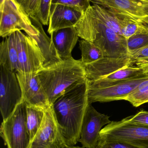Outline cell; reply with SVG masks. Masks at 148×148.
<instances>
[{
  "label": "cell",
  "instance_id": "6da1fadb",
  "mask_svg": "<svg viewBox=\"0 0 148 148\" xmlns=\"http://www.w3.org/2000/svg\"><path fill=\"white\" fill-rule=\"evenodd\" d=\"M87 79L63 93L51 105L67 146H74L81 137L83 121L88 105Z\"/></svg>",
  "mask_w": 148,
  "mask_h": 148
},
{
  "label": "cell",
  "instance_id": "7a4b0ae2",
  "mask_svg": "<svg viewBox=\"0 0 148 148\" xmlns=\"http://www.w3.org/2000/svg\"><path fill=\"white\" fill-rule=\"evenodd\" d=\"M90 5L74 26L79 37L93 42L101 49L104 56H128L127 39L101 21L94 14Z\"/></svg>",
  "mask_w": 148,
  "mask_h": 148
},
{
  "label": "cell",
  "instance_id": "3957f363",
  "mask_svg": "<svg viewBox=\"0 0 148 148\" xmlns=\"http://www.w3.org/2000/svg\"><path fill=\"white\" fill-rule=\"evenodd\" d=\"M37 74L51 105L67 90L87 79L81 61L73 57L43 69Z\"/></svg>",
  "mask_w": 148,
  "mask_h": 148
},
{
  "label": "cell",
  "instance_id": "277c9868",
  "mask_svg": "<svg viewBox=\"0 0 148 148\" xmlns=\"http://www.w3.org/2000/svg\"><path fill=\"white\" fill-rule=\"evenodd\" d=\"M98 141L121 142L139 148H148V126L125 119L112 121L101 130Z\"/></svg>",
  "mask_w": 148,
  "mask_h": 148
},
{
  "label": "cell",
  "instance_id": "5b68a950",
  "mask_svg": "<svg viewBox=\"0 0 148 148\" xmlns=\"http://www.w3.org/2000/svg\"><path fill=\"white\" fill-rule=\"evenodd\" d=\"M0 135L7 148H29L30 138L27 127L26 103L23 101L0 127Z\"/></svg>",
  "mask_w": 148,
  "mask_h": 148
},
{
  "label": "cell",
  "instance_id": "8992f818",
  "mask_svg": "<svg viewBox=\"0 0 148 148\" xmlns=\"http://www.w3.org/2000/svg\"><path fill=\"white\" fill-rule=\"evenodd\" d=\"M0 36L6 38L17 31L23 30L29 36L34 35L38 29L14 0H4L0 3Z\"/></svg>",
  "mask_w": 148,
  "mask_h": 148
},
{
  "label": "cell",
  "instance_id": "52a82bcc",
  "mask_svg": "<svg viewBox=\"0 0 148 148\" xmlns=\"http://www.w3.org/2000/svg\"><path fill=\"white\" fill-rule=\"evenodd\" d=\"M14 33L19 72L37 73L44 69L45 59L35 40L21 31Z\"/></svg>",
  "mask_w": 148,
  "mask_h": 148
},
{
  "label": "cell",
  "instance_id": "ba28073f",
  "mask_svg": "<svg viewBox=\"0 0 148 148\" xmlns=\"http://www.w3.org/2000/svg\"><path fill=\"white\" fill-rule=\"evenodd\" d=\"M67 147L52 106L45 110L41 125L29 148H64Z\"/></svg>",
  "mask_w": 148,
  "mask_h": 148
},
{
  "label": "cell",
  "instance_id": "9c48e42d",
  "mask_svg": "<svg viewBox=\"0 0 148 148\" xmlns=\"http://www.w3.org/2000/svg\"><path fill=\"white\" fill-rule=\"evenodd\" d=\"M0 67V109L3 121H5L22 101V92L16 73L1 65Z\"/></svg>",
  "mask_w": 148,
  "mask_h": 148
},
{
  "label": "cell",
  "instance_id": "30bf717a",
  "mask_svg": "<svg viewBox=\"0 0 148 148\" xmlns=\"http://www.w3.org/2000/svg\"><path fill=\"white\" fill-rule=\"evenodd\" d=\"M148 78V74L126 80L120 83L104 88H88L89 103L107 102L125 100L126 97L144 80Z\"/></svg>",
  "mask_w": 148,
  "mask_h": 148
},
{
  "label": "cell",
  "instance_id": "8fae6325",
  "mask_svg": "<svg viewBox=\"0 0 148 148\" xmlns=\"http://www.w3.org/2000/svg\"><path fill=\"white\" fill-rule=\"evenodd\" d=\"M109 116L98 112L89 103L83 121L79 142L84 148H95L103 127L109 124Z\"/></svg>",
  "mask_w": 148,
  "mask_h": 148
},
{
  "label": "cell",
  "instance_id": "7c38bea8",
  "mask_svg": "<svg viewBox=\"0 0 148 148\" xmlns=\"http://www.w3.org/2000/svg\"><path fill=\"white\" fill-rule=\"evenodd\" d=\"M22 92L23 101L28 105L46 110L51 106L37 73H16Z\"/></svg>",
  "mask_w": 148,
  "mask_h": 148
},
{
  "label": "cell",
  "instance_id": "4fadbf2b",
  "mask_svg": "<svg viewBox=\"0 0 148 148\" xmlns=\"http://www.w3.org/2000/svg\"><path fill=\"white\" fill-rule=\"evenodd\" d=\"M90 2L103 7L123 19L146 25L147 16L139 0H91Z\"/></svg>",
  "mask_w": 148,
  "mask_h": 148
},
{
  "label": "cell",
  "instance_id": "5bb4252c",
  "mask_svg": "<svg viewBox=\"0 0 148 148\" xmlns=\"http://www.w3.org/2000/svg\"><path fill=\"white\" fill-rule=\"evenodd\" d=\"M136 64L130 56L122 57L104 56L97 61L83 65L86 78L89 82H94L103 78L112 73L127 66Z\"/></svg>",
  "mask_w": 148,
  "mask_h": 148
},
{
  "label": "cell",
  "instance_id": "9a60e30c",
  "mask_svg": "<svg viewBox=\"0 0 148 148\" xmlns=\"http://www.w3.org/2000/svg\"><path fill=\"white\" fill-rule=\"evenodd\" d=\"M83 13L68 6L52 4L48 33L50 35L58 29L74 27L81 18Z\"/></svg>",
  "mask_w": 148,
  "mask_h": 148
},
{
  "label": "cell",
  "instance_id": "2e32d148",
  "mask_svg": "<svg viewBox=\"0 0 148 148\" xmlns=\"http://www.w3.org/2000/svg\"><path fill=\"white\" fill-rule=\"evenodd\" d=\"M51 40L61 60L72 57L71 53L77 43L79 35L75 27L58 29L50 34Z\"/></svg>",
  "mask_w": 148,
  "mask_h": 148
},
{
  "label": "cell",
  "instance_id": "e0dca14e",
  "mask_svg": "<svg viewBox=\"0 0 148 148\" xmlns=\"http://www.w3.org/2000/svg\"><path fill=\"white\" fill-rule=\"evenodd\" d=\"M33 24L38 29V32L31 36L35 40L45 59L44 68H47L61 61L57 54L51 39L47 35L38 18H30Z\"/></svg>",
  "mask_w": 148,
  "mask_h": 148
},
{
  "label": "cell",
  "instance_id": "ac0fdd59",
  "mask_svg": "<svg viewBox=\"0 0 148 148\" xmlns=\"http://www.w3.org/2000/svg\"><path fill=\"white\" fill-rule=\"evenodd\" d=\"M0 65L12 72H19L18 52L14 33L6 37L1 42Z\"/></svg>",
  "mask_w": 148,
  "mask_h": 148
},
{
  "label": "cell",
  "instance_id": "d6986e66",
  "mask_svg": "<svg viewBox=\"0 0 148 148\" xmlns=\"http://www.w3.org/2000/svg\"><path fill=\"white\" fill-rule=\"evenodd\" d=\"M90 8L101 21L117 34L122 35V29L127 19L120 17L98 4H93L90 5Z\"/></svg>",
  "mask_w": 148,
  "mask_h": 148
},
{
  "label": "cell",
  "instance_id": "ffe728a7",
  "mask_svg": "<svg viewBox=\"0 0 148 148\" xmlns=\"http://www.w3.org/2000/svg\"><path fill=\"white\" fill-rule=\"evenodd\" d=\"M26 110L27 129L31 141L41 125L45 110L40 107L26 104Z\"/></svg>",
  "mask_w": 148,
  "mask_h": 148
},
{
  "label": "cell",
  "instance_id": "44dd1931",
  "mask_svg": "<svg viewBox=\"0 0 148 148\" xmlns=\"http://www.w3.org/2000/svg\"><path fill=\"white\" fill-rule=\"evenodd\" d=\"M79 45L81 51L80 60L83 65L91 64L104 57L101 49L91 42L82 39Z\"/></svg>",
  "mask_w": 148,
  "mask_h": 148
},
{
  "label": "cell",
  "instance_id": "7402d4cb",
  "mask_svg": "<svg viewBox=\"0 0 148 148\" xmlns=\"http://www.w3.org/2000/svg\"><path fill=\"white\" fill-rule=\"evenodd\" d=\"M146 74L140 67L132 66L121 69L101 79L106 81H123L139 77Z\"/></svg>",
  "mask_w": 148,
  "mask_h": 148
},
{
  "label": "cell",
  "instance_id": "603a6c76",
  "mask_svg": "<svg viewBox=\"0 0 148 148\" xmlns=\"http://www.w3.org/2000/svg\"><path fill=\"white\" fill-rule=\"evenodd\" d=\"M125 100L135 107L148 103V78L142 82Z\"/></svg>",
  "mask_w": 148,
  "mask_h": 148
},
{
  "label": "cell",
  "instance_id": "cb8c5ba5",
  "mask_svg": "<svg viewBox=\"0 0 148 148\" xmlns=\"http://www.w3.org/2000/svg\"><path fill=\"white\" fill-rule=\"evenodd\" d=\"M142 33H148V26L127 19L122 29V35L127 40L135 34Z\"/></svg>",
  "mask_w": 148,
  "mask_h": 148
},
{
  "label": "cell",
  "instance_id": "d4e9b609",
  "mask_svg": "<svg viewBox=\"0 0 148 148\" xmlns=\"http://www.w3.org/2000/svg\"><path fill=\"white\" fill-rule=\"evenodd\" d=\"M148 44V33H139L127 40V46L129 55Z\"/></svg>",
  "mask_w": 148,
  "mask_h": 148
},
{
  "label": "cell",
  "instance_id": "484cf974",
  "mask_svg": "<svg viewBox=\"0 0 148 148\" xmlns=\"http://www.w3.org/2000/svg\"><path fill=\"white\" fill-rule=\"evenodd\" d=\"M41 0H22L20 6L30 18H38Z\"/></svg>",
  "mask_w": 148,
  "mask_h": 148
},
{
  "label": "cell",
  "instance_id": "4316f807",
  "mask_svg": "<svg viewBox=\"0 0 148 148\" xmlns=\"http://www.w3.org/2000/svg\"><path fill=\"white\" fill-rule=\"evenodd\" d=\"M88 0H52V4L68 6L84 12L90 5Z\"/></svg>",
  "mask_w": 148,
  "mask_h": 148
},
{
  "label": "cell",
  "instance_id": "83f0119b",
  "mask_svg": "<svg viewBox=\"0 0 148 148\" xmlns=\"http://www.w3.org/2000/svg\"><path fill=\"white\" fill-rule=\"evenodd\" d=\"M52 0H41L38 18L40 22L43 25L49 24Z\"/></svg>",
  "mask_w": 148,
  "mask_h": 148
},
{
  "label": "cell",
  "instance_id": "f1b7e54d",
  "mask_svg": "<svg viewBox=\"0 0 148 148\" xmlns=\"http://www.w3.org/2000/svg\"><path fill=\"white\" fill-rule=\"evenodd\" d=\"M124 119L133 123L148 126V111L142 109L135 114L128 116Z\"/></svg>",
  "mask_w": 148,
  "mask_h": 148
},
{
  "label": "cell",
  "instance_id": "f546056e",
  "mask_svg": "<svg viewBox=\"0 0 148 148\" xmlns=\"http://www.w3.org/2000/svg\"><path fill=\"white\" fill-rule=\"evenodd\" d=\"M136 64L148 62V44L129 55Z\"/></svg>",
  "mask_w": 148,
  "mask_h": 148
},
{
  "label": "cell",
  "instance_id": "4dcf8cb0",
  "mask_svg": "<svg viewBox=\"0 0 148 148\" xmlns=\"http://www.w3.org/2000/svg\"><path fill=\"white\" fill-rule=\"evenodd\" d=\"M95 148H139L121 142L98 141Z\"/></svg>",
  "mask_w": 148,
  "mask_h": 148
},
{
  "label": "cell",
  "instance_id": "1f68e13d",
  "mask_svg": "<svg viewBox=\"0 0 148 148\" xmlns=\"http://www.w3.org/2000/svg\"><path fill=\"white\" fill-rule=\"evenodd\" d=\"M136 66L140 67L143 69L145 73L148 74V62L136 64Z\"/></svg>",
  "mask_w": 148,
  "mask_h": 148
},
{
  "label": "cell",
  "instance_id": "d6a6232c",
  "mask_svg": "<svg viewBox=\"0 0 148 148\" xmlns=\"http://www.w3.org/2000/svg\"><path fill=\"white\" fill-rule=\"evenodd\" d=\"M64 148H84L83 147H80L79 146H67Z\"/></svg>",
  "mask_w": 148,
  "mask_h": 148
},
{
  "label": "cell",
  "instance_id": "836d02e7",
  "mask_svg": "<svg viewBox=\"0 0 148 148\" xmlns=\"http://www.w3.org/2000/svg\"><path fill=\"white\" fill-rule=\"evenodd\" d=\"M17 3H18L19 5H20V3H21V2L22 0H14Z\"/></svg>",
  "mask_w": 148,
  "mask_h": 148
},
{
  "label": "cell",
  "instance_id": "e575fe53",
  "mask_svg": "<svg viewBox=\"0 0 148 148\" xmlns=\"http://www.w3.org/2000/svg\"><path fill=\"white\" fill-rule=\"evenodd\" d=\"M88 1L89 2H91V0H88Z\"/></svg>",
  "mask_w": 148,
  "mask_h": 148
}]
</instances>
